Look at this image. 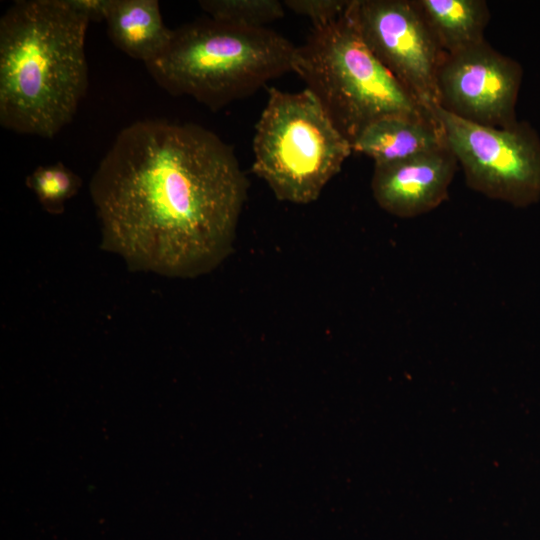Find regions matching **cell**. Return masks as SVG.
<instances>
[{"label": "cell", "instance_id": "obj_1", "mask_svg": "<svg viewBox=\"0 0 540 540\" xmlns=\"http://www.w3.org/2000/svg\"><path fill=\"white\" fill-rule=\"evenodd\" d=\"M249 181L233 148L189 122L143 119L124 127L89 192L102 250L131 271L190 279L233 252Z\"/></svg>", "mask_w": 540, "mask_h": 540}, {"label": "cell", "instance_id": "obj_2", "mask_svg": "<svg viewBox=\"0 0 540 540\" xmlns=\"http://www.w3.org/2000/svg\"><path fill=\"white\" fill-rule=\"evenodd\" d=\"M90 21L68 0H16L0 19V125L53 139L86 95Z\"/></svg>", "mask_w": 540, "mask_h": 540}, {"label": "cell", "instance_id": "obj_3", "mask_svg": "<svg viewBox=\"0 0 540 540\" xmlns=\"http://www.w3.org/2000/svg\"><path fill=\"white\" fill-rule=\"evenodd\" d=\"M296 47L267 27L207 17L173 29L168 46L145 67L169 94L218 111L293 72Z\"/></svg>", "mask_w": 540, "mask_h": 540}, {"label": "cell", "instance_id": "obj_4", "mask_svg": "<svg viewBox=\"0 0 540 540\" xmlns=\"http://www.w3.org/2000/svg\"><path fill=\"white\" fill-rule=\"evenodd\" d=\"M293 72L351 143L372 122L427 110L377 59L347 14L313 25L296 47Z\"/></svg>", "mask_w": 540, "mask_h": 540}, {"label": "cell", "instance_id": "obj_5", "mask_svg": "<svg viewBox=\"0 0 540 540\" xmlns=\"http://www.w3.org/2000/svg\"><path fill=\"white\" fill-rule=\"evenodd\" d=\"M353 152L307 89L271 87L255 125L253 173L282 202L316 201Z\"/></svg>", "mask_w": 540, "mask_h": 540}, {"label": "cell", "instance_id": "obj_6", "mask_svg": "<svg viewBox=\"0 0 540 540\" xmlns=\"http://www.w3.org/2000/svg\"><path fill=\"white\" fill-rule=\"evenodd\" d=\"M433 111L470 189L516 208L539 202L540 137L528 122L487 127Z\"/></svg>", "mask_w": 540, "mask_h": 540}, {"label": "cell", "instance_id": "obj_7", "mask_svg": "<svg viewBox=\"0 0 540 540\" xmlns=\"http://www.w3.org/2000/svg\"><path fill=\"white\" fill-rule=\"evenodd\" d=\"M347 14L377 59L430 112L441 49L414 0H350Z\"/></svg>", "mask_w": 540, "mask_h": 540}, {"label": "cell", "instance_id": "obj_8", "mask_svg": "<svg viewBox=\"0 0 540 540\" xmlns=\"http://www.w3.org/2000/svg\"><path fill=\"white\" fill-rule=\"evenodd\" d=\"M522 78L520 63L484 40L445 54L437 74L438 106L478 125L509 128L519 121Z\"/></svg>", "mask_w": 540, "mask_h": 540}, {"label": "cell", "instance_id": "obj_9", "mask_svg": "<svg viewBox=\"0 0 540 540\" xmlns=\"http://www.w3.org/2000/svg\"><path fill=\"white\" fill-rule=\"evenodd\" d=\"M458 169L447 143L403 160L374 164L373 198L381 209L396 217L426 214L448 199Z\"/></svg>", "mask_w": 540, "mask_h": 540}, {"label": "cell", "instance_id": "obj_10", "mask_svg": "<svg viewBox=\"0 0 540 540\" xmlns=\"http://www.w3.org/2000/svg\"><path fill=\"white\" fill-rule=\"evenodd\" d=\"M444 145V130L435 114L391 115L366 126L352 142V149L374 164H383Z\"/></svg>", "mask_w": 540, "mask_h": 540}, {"label": "cell", "instance_id": "obj_11", "mask_svg": "<svg viewBox=\"0 0 540 540\" xmlns=\"http://www.w3.org/2000/svg\"><path fill=\"white\" fill-rule=\"evenodd\" d=\"M105 22L114 46L144 64L165 50L173 33L157 0H111Z\"/></svg>", "mask_w": 540, "mask_h": 540}, {"label": "cell", "instance_id": "obj_12", "mask_svg": "<svg viewBox=\"0 0 540 540\" xmlns=\"http://www.w3.org/2000/svg\"><path fill=\"white\" fill-rule=\"evenodd\" d=\"M441 49L454 53L485 40L490 11L484 0H414Z\"/></svg>", "mask_w": 540, "mask_h": 540}, {"label": "cell", "instance_id": "obj_13", "mask_svg": "<svg viewBox=\"0 0 540 540\" xmlns=\"http://www.w3.org/2000/svg\"><path fill=\"white\" fill-rule=\"evenodd\" d=\"M41 207L49 214L60 215L66 203L73 198L82 186L81 177L58 161L37 166L25 179Z\"/></svg>", "mask_w": 540, "mask_h": 540}, {"label": "cell", "instance_id": "obj_14", "mask_svg": "<svg viewBox=\"0 0 540 540\" xmlns=\"http://www.w3.org/2000/svg\"><path fill=\"white\" fill-rule=\"evenodd\" d=\"M198 3L210 18L248 27H266L285 14V6L278 0H201Z\"/></svg>", "mask_w": 540, "mask_h": 540}, {"label": "cell", "instance_id": "obj_15", "mask_svg": "<svg viewBox=\"0 0 540 540\" xmlns=\"http://www.w3.org/2000/svg\"><path fill=\"white\" fill-rule=\"evenodd\" d=\"M350 0H285L283 4L297 15L305 16L313 25L328 23L345 13Z\"/></svg>", "mask_w": 540, "mask_h": 540}, {"label": "cell", "instance_id": "obj_16", "mask_svg": "<svg viewBox=\"0 0 540 540\" xmlns=\"http://www.w3.org/2000/svg\"><path fill=\"white\" fill-rule=\"evenodd\" d=\"M111 0H68L73 9L90 22L105 21Z\"/></svg>", "mask_w": 540, "mask_h": 540}]
</instances>
